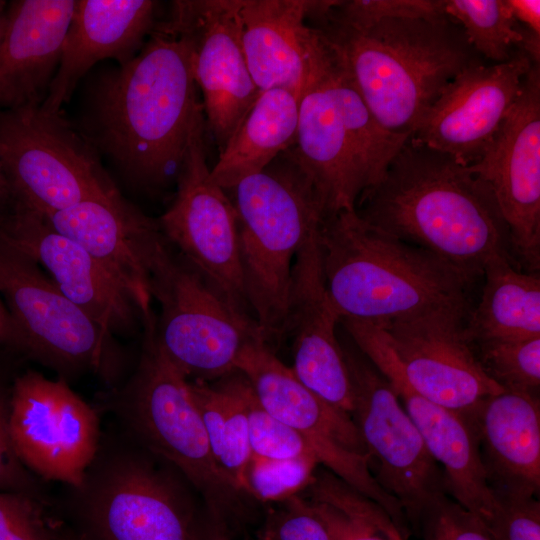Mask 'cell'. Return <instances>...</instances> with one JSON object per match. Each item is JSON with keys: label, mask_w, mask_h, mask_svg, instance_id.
<instances>
[{"label": "cell", "mask_w": 540, "mask_h": 540, "mask_svg": "<svg viewBox=\"0 0 540 540\" xmlns=\"http://www.w3.org/2000/svg\"><path fill=\"white\" fill-rule=\"evenodd\" d=\"M200 105L189 44L159 22L131 60L95 84L81 133L132 184L159 189L177 176Z\"/></svg>", "instance_id": "obj_1"}, {"label": "cell", "mask_w": 540, "mask_h": 540, "mask_svg": "<svg viewBox=\"0 0 540 540\" xmlns=\"http://www.w3.org/2000/svg\"><path fill=\"white\" fill-rule=\"evenodd\" d=\"M355 211L474 280L493 257L513 261L508 228L488 184L411 137L382 180L359 196Z\"/></svg>", "instance_id": "obj_2"}, {"label": "cell", "mask_w": 540, "mask_h": 540, "mask_svg": "<svg viewBox=\"0 0 540 540\" xmlns=\"http://www.w3.org/2000/svg\"><path fill=\"white\" fill-rule=\"evenodd\" d=\"M352 84L390 132L412 135L446 86L486 62L447 17L385 19L362 29L312 20Z\"/></svg>", "instance_id": "obj_3"}, {"label": "cell", "mask_w": 540, "mask_h": 540, "mask_svg": "<svg viewBox=\"0 0 540 540\" xmlns=\"http://www.w3.org/2000/svg\"><path fill=\"white\" fill-rule=\"evenodd\" d=\"M318 247L324 283L341 318L384 324L439 308L470 310L474 279L366 222L355 209L325 218Z\"/></svg>", "instance_id": "obj_4"}, {"label": "cell", "mask_w": 540, "mask_h": 540, "mask_svg": "<svg viewBox=\"0 0 540 540\" xmlns=\"http://www.w3.org/2000/svg\"><path fill=\"white\" fill-rule=\"evenodd\" d=\"M171 464L121 429L102 432L78 486H65L59 507L84 540H202L207 511Z\"/></svg>", "instance_id": "obj_5"}, {"label": "cell", "mask_w": 540, "mask_h": 540, "mask_svg": "<svg viewBox=\"0 0 540 540\" xmlns=\"http://www.w3.org/2000/svg\"><path fill=\"white\" fill-rule=\"evenodd\" d=\"M231 190L247 300L272 350L283 339L295 256L328 214L293 146Z\"/></svg>", "instance_id": "obj_6"}, {"label": "cell", "mask_w": 540, "mask_h": 540, "mask_svg": "<svg viewBox=\"0 0 540 540\" xmlns=\"http://www.w3.org/2000/svg\"><path fill=\"white\" fill-rule=\"evenodd\" d=\"M142 347L132 374L103 397L120 429L176 468L201 496L205 509L229 527L244 495L218 468L189 388V380L161 351L153 310L141 317Z\"/></svg>", "instance_id": "obj_7"}, {"label": "cell", "mask_w": 540, "mask_h": 540, "mask_svg": "<svg viewBox=\"0 0 540 540\" xmlns=\"http://www.w3.org/2000/svg\"><path fill=\"white\" fill-rule=\"evenodd\" d=\"M0 296L21 336L24 357L69 380L96 375L114 389L126 356L115 335L71 302L39 264L0 232Z\"/></svg>", "instance_id": "obj_8"}, {"label": "cell", "mask_w": 540, "mask_h": 540, "mask_svg": "<svg viewBox=\"0 0 540 540\" xmlns=\"http://www.w3.org/2000/svg\"><path fill=\"white\" fill-rule=\"evenodd\" d=\"M149 261L163 354L189 381L211 382L235 371L244 346L262 340L258 329L240 319L164 235Z\"/></svg>", "instance_id": "obj_9"}, {"label": "cell", "mask_w": 540, "mask_h": 540, "mask_svg": "<svg viewBox=\"0 0 540 540\" xmlns=\"http://www.w3.org/2000/svg\"><path fill=\"white\" fill-rule=\"evenodd\" d=\"M0 161L17 203L42 216L118 190L85 136L40 106L0 109Z\"/></svg>", "instance_id": "obj_10"}, {"label": "cell", "mask_w": 540, "mask_h": 540, "mask_svg": "<svg viewBox=\"0 0 540 540\" xmlns=\"http://www.w3.org/2000/svg\"><path fill=\"white\" fill-rule=\"evenodd\" d=\"M236 370L248 380L260 404L309 443L319 464L379 504L401 533L409 535L400 504L371 473L366 447L350 414L309 390L260 339L244 346Z\"/></svg>", "instance_id": "obj_11"}, {"label": "cell", "mask_w": 540, "mask_h": 540, "mask_svg": "<svg viewBox=\"0 0 540 540\" xmlns=\"http://www.w3.org/2000/svg\"><path fill=\"white\" fill-rule=\"evenodd\" d=\"M204 130L201 104L194 115L176 176L174 200L157 222L168 243L201 274L230 309L257 328L244 287L237 214L225 190L211 177Z\"/></svg>", "instance_id": "obj_12"}, {"label": "cell", "mask_w": 540, "mask_h": 540, "mask_svg": "<svg viewBox=\"0 0 540 540\" xmlns=\"http://www.w3.org/2000/svg\"><path fill=\"white\" fill-rule=\"evenodd\" d=\"M341 346L354 391L351 416L371 473L413 529L427 509L449 496L443 470L387 379L353 342Z\"/></svg>", "instance_id": "obj_13"}, {"label": "cell", "mask_w": 540, "mask_h": 540, "mask_svg": "<svg viewBox=\"0 0 540 540\" xmlns=\"http://www.w3.org/2000/svg\"><path fill=\"white\" fill-rule=\"evenodd\" d=\"M8 431L22 465L43 481L78 486L98 450L97 411L62 379L27 369L11 388Z\"/></svg>", "instance_id": "obj_14"}, {"label": "cell", "mask_w": 540, "mask_h": 540, "mask_svg": "<svg viewBox=\"0 0 540 540\" xmlns=\"http://www.w3.org/2000/svg\"><path fill=\"white\" fill-rule=\"evenodd\" d=\"M356 347L387 379L425 444L443 470L449 496L478 517L495 538L501 503L490 487L475 427L466 412L438 405L407 382L381 327L358 323L351 330Z\"/></svg>", "instance_id": "obj_15"}, {"label": "cell", "mask_w": 540, "mask_h": 540, "mask_svg": "<svg viewBox=\"0 0 540 540\" xmlns=\"http://www.w3.org/2000/svg\"><path fill=\"white\" fill-rule=\"evenodd\" d=\"M468 168L490 187L509 232L516 266L540 269V65L482 157Z\"/></svg>", "instance_id": "obj_16"}, {"label": "cell", "mask_w": 540, "mask_h": 540, "mask_svg": "<svg viewBox=\"0 0 540 540\" xmlns=\"http://www.w3.org/2000/svg\"><path fill=\"white\" fill-rule=\"evenodd\" d=\"M164 23L189 44L204 118L220 151L260 93L243 52L239 0H177Z\"/></svg>", "instance_id": "obj_17"}, {"label": "cell", "mask_w": 540, "mask_h": 540, "mask_svg": "<svg viewBox=\"0 0 540 540\" xmlns=\"http://www.w3.org/2000/svg\"><path fill=\"white\" fill-rule=\"evenodd\" d=\"M469 311L439 308L377 324L408 384L426 399L460 412L504 391L486 375L467 337Z\"/></svg>", "instance_id": "obj_18"}, {"label": "cell", "mask_w": 540, "mask_h": 540, "mask_svg": "<svg viewBox=\"0 0 540 540\" xmlns=\"http://www.w3.org/2000/svg\"><path fill=\"white\" fill-rule=\"evenodd\" d=\"M533 64L517 50L508 61L468 67L446 86L410 137L462 165L476 163L518 99Z\"/></svg>", "instance_id": "obj_19"}, {"label": "cell", "mask_w": 540, "mask_h": 540, "mask_svg": "<svg viewBox=\"0 0 540 540\" xmlns=\"http://www.w3.org/2000/svg\"><path fill=\"white\" fill-rule=\"evenodd\" d=\"M318 232L295 256L283 338L291 339L290 368L295 376L325 402L351 415L354 391L336 332L341 315L324 283Z\"/></svg>", "instance_id": "obj_20"}, {"label": "cell", "mask_w": 540, "mask_h": 540, "mask_svg": "<svg viewBox=\"0 0 540 540\" xmlns=\"http://www.w3.org/2000/svg\"><path fill=\"white\" fill-rule=\"evenodd\" d=\"M0 232L45 269L58 289L106 331L128 335L141 325L140 311L126 289L41 214L16 204L0 217Z\"/></svg>", "instance_id": "obj_21"}, {"label": "cell", "mask_w": 540, "mask_h": 540, "mask_svg": "<svg viewBox=\"0 0 540 540\" xmlns=\"http://www.w3.org/2000/svg\"><path fill=\"white\" fill-rule=\"evenodd\" d=\"M315 0H239L244 56L259 91L286 89L299 99L324 69L330 48L307 24Z\"/></svg>", "instance_id": "obj_22"}, {"label": "cell", "mask_w": 540, "mask_h": 540, "mask_svg": "<svg viewBox=\"0 0 540 540\" xmlns=\"http://www.w3.org/2000/svg\"><path fill=\"white\" fill-rule=\"evenodd\" d=\"M44 218L100 262L132 296L140 315L152 309L149 260L163 236L157 220L129 203L119 190Z\"/></svg>", "instance_id": "obj_23"}, {"label": "cell", "mask_w": 540, "mask_h": 540, "mask_svg": "<svg viewBox=\"0 0 540 540\" xmlns=\"http://www.w3.org/2000/svg\"><path fill=\"white\" fill-rule=\"evenodd\" d=\"M75 0L8 4L0 46V109L41 106L57 72Z\"/></svg>", "instance_id": "obj_24"}, {"label": "cell", "mask_w": 540, "mask_h": 540, "mask_svg": "<svg viewBox=\"0 0 540 540\" xmlns=\"http://www.w3.org/2000/svg\"><path fill=\"white\" fill-rule=\"evenodd\" d=\"M157 2L151 0H77L60 63L40 108L61 113L81 78L100 60L123 65L142 48L155 26Z\"/></svg>", "instance_id": "obj_25"}, {"label": "cell", "mask_w": 540, "mask_h": 540, "mask_svg": "<svg viewBox=\"0 0 540 540\" xmlns=\"http://www.w3.org/2000/svg\"><path fill=\"white\" fill-rule=\"evenodd\" d=\"M466 413L475 427L487 479L496 495H538V396L502 391L482 399Z\"/></svg>", "instance_id": "obj_26"}, {"label": "cell", "mask_w": 540, "mask_h": 540, "mask_svg": "<svg viewBox=\"0 0 540 540\" xmlns=\"http://www.w3.org/2000/svg\"><path fill=\"white\" fill-rule=\"evenodd\" d=\"M331 60L330 49L324 69L300 99L293 145L295 156L312 180L328 216L354 210L365 191L331 89Z\"/></svg>", "instance_id": "obj_27"}, {"label": "cell", "mask_w": 540, "mask_h": 540, "mask_svg": "<svg viewBox=\"0 0 540 540\" xmlns=\"http://www.w3.org/2000/svg\"><path fill=\"white\" fill-rule=\"evenodd\" d=\"M300 99L291 91H261L211 169L213 181L231 189L295 144Z\"/></svg>", "instance_id": "obj_28"}, {"label": "cell", "mask_w": 540, "mask_h": 540, "mask_svg": "<svg viewBox=\"0 0 540 540\" xmlns=\"http://www.w3.org/2000/svg\"><path fill=\"white\" fill-rule=\"evenodd\" d=\"M480 300L470 309V343L540 337V275L520 270L504 256L484 266Z\"/></svg>", "instance_id": "obj_29"}, {"label": "cell", "mask_w": 540, "mask_h": 540, "mask_svg": "<svg viewBox=\"0 0 540 540\" xmlns=\"http://www.w3.org/2000/svg\"><path fill=\"white\" fill-rule=\"evenodd\" d=\"M210 451L223 475L244 495L251 459L248 434L249 382L238 370L211 382L189 381Z\"/></svg>", "instance_id": "obj_30"}, {"label": "cell", "mask_w": 540, "mask_h": 540, "mask_svg": "<svg viewBox=\"0 0 540 540\" xmlns=\"http://www.w3.org/2000/svg\"><path fill=\"white\" fill-rule=\"evenodd\" d=\"M303 493L332 540H408L379 504L326 468Z\"/></svg>", "instance_id": "obj_31"}, {"label": "cell", "mask_w": 540, "mask_h": 540, "mask_svg": "<svg viewBox=\"0 0 540 540\" xmlns=\"http://www.w3.org/2000/svg\"><path fill=\"white\" fill-rule=\"evenodd\" d=\"M329 79L357 169L367 190L382 180L410 135L390 132L378 123L333 51Z\"/></svg>", "instance_id": "obj_32"}, {"label": "cell", "mask_w": 540, "mask_h": 540, "mask_svg": "<svg viewBox=\"0 0 540 540\" xmlns=\"http://www.w3.org/2000/svg\"><path fill=\"white\" fill-rule=\"evenodd\" d=\"M443 10L485 61L502 63L519 50L522 26L506 0H443Z\"/></svg>", "instance_id": "obj_33"}, {"label": "cell", "mask_w": 540, "mask_h": 540, "mask_svg": "<svg viewBox=\"0 0 540 540\" xmlns=\"http://www.w3.org/2000/svg\"><path fill=\"white\" fill-rule=\"evenodd\" d=\"M486 375L504 391L537 396L540 337L472 343Z\"/></svg>", "instance_id": "obj_34"}, {"label": "cell", "mask_w": 540, "mask_h": 540, "mask_svg": "<svg viewBox=\"0 0 540 540\" xmlns=\"http://www.w3.org/2000/svg\"><path fill=\"white\" fill-rule=\"evenodd\" d=\"M318 465L314 458H251L245 473V493L262 503H282L309 486Z\"/></svg>", "instance_id": "obj_35"}, {"label": "cell", "mask_w": 540, "mask_h": 540, "mask_svg": "<svg viewBox=\"0 0 540 540\" xmlns=\"http://www.w3.org/2000/svg\"><path fill=\"white\" fill-rule=\"evenodd\" d=\"M247 416L251 458H314L318 461L309 443L298 432L278 420L260 404L250 384L247 393Z\"/></svg>", "instance_id": "obj_36"}, {"label": "cell", "mask_w": 540, "mask_h": 540, "mask_svg": "<svg viewBox=\"0 0 540 540\" xmlns=\"http://www.w3.org/2000/svg\"><path fill=\"white\" fill-rule=\"evenodd\" d=\"M52 501L28 493L0 490V540H57L61 519Z\"/></svg>", "instance_id": "obj_37"}, {"label": "cell", "mask_w": 540, "mask_h": 540, "mask_svg": "<svg viewBox=\"0 0 540 540\" xmlns=\"http://www.w3.org/2000/svg\"><path fill=\"white\" fill-rule=\"evenodd\" d=\"M327 15L362 29L385 19H438L446 17L443 0H336Z\"/></svg>", "instance_id": "obj_38"}, {"label": "cell", "mask_w": 540, "mask_h": 540, "mask_svg": "<svg viewBox=\"0 0 540 540\" xmlns=\"http://www.w3.org/2000/svg\"><path fill=\"white\" fill-rule=\"evenodd\" d=\"M413 529L422 540H495L478 517L450 496L427 509Z\"/></svg>", "instance_id": "obj_39"}, {"label": "cell", "mask_w": 540, "mask_h": 540, "mask_svg": "<svg viewBox=\"0 0 540 540\" xmlns=\"http://www.w3.org/2000/svg\"><path fill=\"white\" fill-rule=\"evenodd\" d=\"M8 356L16 355L0 350V360ZM7 381L6 372L0 362V490L28 493L50 501L36 476L22 465L12 447L8 431V412L13 383L8 386Z\"/></svg>", "instance_id": "obj_40"}, {"label": "cell", "mask_w": 540, "mask_h": 540, "mask_svg": "<svg viewBox=\"0 0 540 540\" xmlns=\"http://www.w3.org/2000/svg\"><path fill=\"white\" fill-rule=\"evenodd\" d=\"M260 535L268 540H332L301 494L282 502L279 508L272 511Z\"/></svg>", "instance_id": "obj_41"}, {"label": "cell", "mask_w": 540, "mask_h": 540, "mask_svg": "<svg viewBox=\"0 0 540 540\" xmlns=\"http://www.w3.org/2000/svg\"><path fill=\"white\" fill-rule=\"evenodd\" d=\"M501 518L496 540H540V503L536 496L497 495Z\"/></svg>", "instance_id": "obj_42"}, {"label": "cell", "mask_w": 540, "mask_h": 540, "mask_svg": "<svg viewBox=\"0 0 540 540\" xmlns=\"http://www.w3.org/2000/svg\"><path fill=\"white\" fill-rule=\"evenodd\" d=\"M0 350L24 357L21 336L0 296ZM25 358V357H24Z\"/></svg>", "instance_id": "obj_43"}, {"label": "cell", "mask_w": 540, "mask_h": 540, "mask_svg": "<svg viewBox=\"0 0 540 540\" xmlns=\"http://www.w3.org/2000/svg\"><path fill=\"white\" fill-rule=\"evenodd\" d=\"M514 19L524 28L540 34L539 0H506Z\"/></svg>", "instance_id": "obj_44"}, {"label": "cell", "mask_w": 540, "mask_h": 540, "mask_svg": "<svg viewBox=\"0 0 540 540\" xmlns=\"http://www.w3.org/2000/svg\"><path fill=\"white\" fill-rule=\"evenodd\" d=\"M202 540H230V531L227 524L207 511V520Z\"/></svg>", "instance_id": "obj_45"}, {"label": "cell", "mask_w": 540, "mask_h": 540, "mask_svg": "<svg viewBox=\"0 0 540 540\" xmlns=\"http://www.w3.org/2000/svg\"><path fill=\"white\" fill-rule=\"evenodd\" d=\"M17 201L0 161V217L14 209Z\"/></svg>", "instance_id": "obj_46"}, {"label": "cell", "mask_w": 540, "mask_h": 540, "mask_svg": "<svg viewBox=\"0 0 540 540\" xmlns=\"http://www.w3.org/2000/svg\"><path fill=\"white\" fill-rule=\"evenodd\" d=\"M57 540H84V539L62 520L60 524Z\"/></svg>", "instance_id": "obj_47"}, {"label": "cell", "mask_w": 540, "mask_h": 540, "mask_svg": "<svg viewBox=\"0 0 540 540\" xmlns=\"http://www.w3.org/2000/svg\"><path fill=\"white\" fill-rule=\"evenodd\" d=\"M7 7L8 4L5 1L0 0V46L6 25Z\"/></svg>", "instance_id": "obj_48"}, {"label": "cell", "mask_w": 540, "mask_h": 540, "mask_svg": "<svg viewBox=\"0 0 540 540\" xmlns=\"http://www.w3.org/2000/svg\"><path fill=\"white\" fill-rule=\"evenodd\" d=\"M258 540H268V539H266L265 537H263V536L260 535L259 538H258Z\"/></svg>", "instance_id": "obj_49"}]
</instances>
